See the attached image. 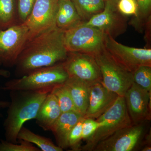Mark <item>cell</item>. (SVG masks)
Here are the masks:
<instances>
[{
    "mask_svg": "<svg viewBox=\"0 0 151 151\" xmlns=\"http://www.w3.org/2000/svg\"><path fill=\"white\" fill-rule=\"evenodd\" d=\"M48 94L24 90L10 91L11 102L4 124L6 141L17 143L20 130L25 123L35 119L41 105Z\"/></svg>",
    "mask_w": 151,
    "mask_h": 151,
    "instance_id": "7a4b0ae2",
    "label": "cell"
},
{
    "mask_svg": "<svg viewBox=\"0 0 151 151\" xmlns=\"http://www.w3.org/2000/svg\"><path fill=\"white\" fill-rule=\"evenodd\" d=\"M151 93L133 82L124 95L132 124L143 123L150 119Z\"/></svg>",
    "mask_w": 151,
    "mask_h": 151,
    "instance_id": "4fadbf2b",
    "label": "cell"
},
{
    "mask_svg": "<svg viewBox=\"0 0 151 151\" xmlns=\"http://www.w3.org/2000/svg\"><path fill=\"white\" fill-rule=\"evenodd\" d=\"M105 87L119 96H124L134 82L133 73L113 58L105 48L94 56Z\"/></svg>",
    "mask_w": 151,
    "mask_h": 151,
    "instance_id": "5b68a950",
    "label": "cell"
},
{
    "mask_svg": "<svg viewBox=\"0 0 151 151\" xmlns=\"http://www.w3.org/2000/svg\"><path fill=\"white\" fill-rule=\"evenodd\" d=\"M68 52L64 44V31L54 28L28 41L17 60V73L23 76L62 63Z\"/></svg>",
    "mask_w": 151,
    "mask_h": 151,
    "instance_id": "6da1fadb",
    "label": "cell"
},
{
    "mask_svg": "<svg viewBox=\"0 0 151 151\" xmlns=\"http://www.w3.org/2000/svg\"><path fill=\"white\" fill-rule=\"evenodd\" d=\"M83 116L74 111L62 113L50 128L58 147L62 149L68 148V135L76 124Z\"/></svg>",
    "mask_w": 151,
    "mask_h": 151,
    "instance_id": "9a60e30c",
    "label": "cell"
},
{
    "mask_svg": "<svg viewBox=\"0 0 151 151\" xmlns=\"http://www.w3.org/2000/svg\"><path fill=\"white\" fill-rule=\"evenodd\" d=\"M99 126L86 144L79 150L91 151L99 142L113 134L118 130L133 125L124 96H119L115 103L105 113L96 119Z\"/></svg>",
    "mask_w": 151,
    "mask_h": 151,
    "instance_id": "277c9868",
    "label": "cell"
},
{
    "mask_svg": "<svg viewBox=\"0 0 151 151\" xmlns=\"http://www.w3.org/2000/svg\"><path fill=\"white\" fill-rule=\"evenodd\" d=\"M137 5V13L135 17L136 26H142L150 21L151 0H136Z\"/></svg>",
    "mask_w": 151,
    "mask_h": 151,
    "instance_id": "cb8c5ba5",
    "label": "cell"
},
{
    "mask_svg": "<svg viewBox=\"0 0 151 151\" xmlns=\"http://www.w3.org/2000/svg\"><path fill=\"white\" fill-rule=\"evenodd\" d=\"M105 47L115 60L132 73L141 65L151 66V49L126 46L108 35Z\"/></svg>",
    "mask_w": 151,
    "mask_h": 151,
    "instance_id": "9c48e42d",
    "label": "cell"
},
{
    "mask_svg": "<svg viewBox=\"0 0 151 151\" xmlns=\"http://www.w3.org/2000/svg\"><path fill=\"white\" fill-rule=\"evenodd\" d=\"M64 83L55 86L50 92L57 99L62 113L70 111L78 112L69 90Z\"/></svg>",
    "mask_w": 151,
    "mask_h": 151,
    "instance_id": "7402d4cb",
    "label": "cell"
},
{
    "mask_svg": "<svg viewBox=\"0 0 151 151\" xmlns=\"http://www.w3.org/2000/svg\"><path fill=\"white\" fill-rule=\"evenodd\" d=\"M117 8L124 15H134L136 17L137 13V5L136 0H119Z\"/></svg>",
    "mask_w": 151,
    "mask_h": 151,
    "instance_id": "83f0119b",
    "label": "cell"
},
{
    "mask_svg": "<svg viewBox=\"0 0 151 151\" xmlns=\"http://www.w3.org/2000/svg\"><path fill=\"white\" fill-rule=\"evenodd\" d=\"M84 117L80 119L71 130L68 138V147L73 151H79L80 142L82 139V124Z\"/></svg>",
    "mask_w": 151,
    "mask_h": 151,
    "instance_id": "d4e9b609",
    "label": "cell"
},
{
    "mask_svg": "<svg viewBox=\"0 0 151 151\" xmlns=\"http://www.w3.org/2000/svg\"><path fill=\"white\" fill-rule=\"evenodd\" d=\"M18 23H19L17 0H0V30L6 29Z\"/></svg>",
    "mask_w": 151,
    "mask_h": 151,
    "instance_id": "44dd1931",
    "label": "cell"
},
{
    "mask_svg": "<svg viewBox=\"0 0 151 151\" xmlns=\"http://www.w3.org/2000/svg\"><path fill=\"white\" fill-rule=\"evenodd\" d=\"M58 2V0H36L30 14L24 23L28 29V41L56 27Z\"/></svg>",
    "mask_w": 151,
    "mask_h": 151,
    "instance_id": "ba28073f",
    "label": "cell"
},
{
    "mask_svg": "<svg viewBox=\"0 0 151 151\" xmlns=\"http://www.w3.org/2000/svg\"><path fill=\"white\" fill-rule=\"evenodd\" d=\"M99 126V123L96 119L84 118L82 124V139L86 140L91 137L97 131Z\"/></svg>",
    "mask_w": 151,
    "mask_h": 151,
    "instance_id": "f1b7e54d",
    "label": "cell"
},
{
    "mask_svg": "<svg viewBox=\"0 0 151 151\" xmlns=\"http://www.w3.org/2000/svg\"><path fill=\"white\" fill-rule=\"evenodd\" d=\"M119 96L107 89L102 81L90 83L88 106L84 118L97 119L111 108Z\"/></svg>",
    "mask_w": 151,
    "mask_h": 151,
    "instance_id": "5bb4252c",
    "label": "cell"
},
{
    "mask_svg": "<svg viewBox=\"0 0 151 151\" xmlns=\"http://www.w3.org/2000/svg\"><path fill=\"white\" fill-rule=\"evenodd\" d=\"M69 78L62 63L32 71L21 78L10 80L4 85L5 90H24L49 93L55 86Z\"/></svg>",
    "mask_w": 151,
    "mask_h": 151,
    "instance_id": "3957f363",
    "label": "cell"
},
{
    "mask_svg": "<svg viewBox=\"0 0 151 151\" xmlns=\"http://www.w3.org/2000/svg\"><path fill=\"white\" fill-rule=\"evenodd\" d=\"M81 23L64 31L65 47L68 52H81L94 56L105 48L107 35L98 29Z\"/></svg>",
    "mask_w": 151,
    "mask_h": 151,
    "instance_id": "8992f818",
    "label": "cell"
},
{
    "mask_svg": "<svg viewBox=\"0 0 151 151\" xmlns=\"http://www.w3.org/2000/svg\"><path fill=\"white\" fill-rule=\"evenodd\" d=\"M104 1H108V0H104Z\"/></svg>",
    "mask_w": 151,
    "mask_h": 151,
    "instance_id": "836d02e7",
    "label": "cell"
},
{
    "mask_svg": "<svg viewBox=\"0 0 151 151\" xmlns=\"http://www.w3.org/2000/svg\"><path fill=\"white\" fill-rule=\"evenodd\" d=\"M62 113L57 99L50 92L42 103L36 118V123L45 131L50 128Z\"/></svg>",
    "mask_w": 151,
    "mask_h": 151,
    "instance_id": "2e32d148",
    "label": "cell"
},
{
    "mask_svg": "<svg viewBox=\"0 0 151 151\" xmlns=\"http://www.w3.org/2000/svg\"><path fill=\"white\" fill-rule=\"evenodd\" d=\"M145 131L144 122L124 127L99 142L92 151H133L139 145Z\"/></svg>",
    "mask_w": 151,
    "mask_h": 151,
    "instance_id": "30bf717a",
    "label": "cell"
},
{
    "mask_svg": "<svg viewBox=\"0 0 151 151\" xmlns=\"http://www.w3.org/2000/svg\"><path fill=\"white\" fill-rule=\"evenodd\" d=\"M36 0H17L19 23H24L29 17Z\"/></svg>",
    "mask_w": 151,
    "mask_h": 151,
    "instance_id": "4316f807",
    "label": "cell"
},
{
    "mask_svg": "<svg viewBox=\"0 0 151 151\" xmlns=\"http://www.w3.org/2000/svg\"><path fill=\"white\" fill-rule=\"evenodd\" d=\"M70 0H58L55 24L65 31L83 22Z\"/></svg>",
    "mask_w": 151,
    "mask_h": 151,
    "instance_id": "ac0fdd59",
    "label": "cell"
},
{
    "mask_svg": "<svg viewBox=\"0 0 151 151\" xmlns=\"http://www.w3.org/2000/svg\"><path fill=\"white\" fill-rule=\"evenodd\" d=\"M1 65V63L0 62V66ZM11 73L9 71L7 70H4L0 68V76L5 77V78H9L10 76Z\"/></svg>",
    "mask_w": 151,
    "mask_h": 151,
    "instance_id": "f546056e",
    "label": "cell"
},
{
    "mask_svg": "<svg viewBox=\"0 0 151 151\" xmlns=\"http://www.w3.org/2000/svg\"><path fill=\"white\" fill-rule=\"evenodd\" d=\"M127 21L126 16L119 12L117 6L108 0L105 1V8L101 12L81 24L98 29L115 39L126 32Z\"/></svg>",
    "mask_w": 151,
    "mask_h": 151,
    "instance_id": "8fae6325",
    "label": "cell"
},
{
    "mask_svg": "<svg viewBox=\"0 0 151 151\" xmlns=\"http://www.w3.org/2000/svg\"><path fill=\"white\" fill-rule=\"evenodd\" d=\"M108 1H110L111 3H113L114 4L117 6V4H118V2L119 1V0H108Z\"/></svg>",
    "mask_w": 151,
    "mask_h": 151,
    "instance_id": "d6a6232c",
    "label": "cell"
},
{
    "mask_svg": "<svg viewBox=\"0 0 151 151\" xmlns=\"http://www.w3.org/2000/svg\"><path fill=\"white\" fill-rule=\"evenodd\" d=\"M142 151H151V146L150 145H146L142 149Z\"/></svg>",
    "mask_w": 151,
    "mask_h": 151,
    "instance_id": "1f68e13d",
    "label": "cell"
},
{
    "mask_svg": "<svg viewBox=\"0 0 151 151\" xmlns=\"http://www.w3.org/2000/svg\"><path fill=\"white\" fill-rule=\"evenodd\" d=\"M62 64L69 77H76L89 83L102 81L100 68L93 55L68 52Z\"/></svg>",
    "mask_w": 151,
    "mask_h": 151,
    "instance_id": "7c38bea8",
    "label": "cell"
},
{
    "mask_svg": "<svg viewBox=\"0 0 151 151\" xmlns=\"http://www.w3.org/2000/svg\"><path fill=\"white\" fill-rule=\"evenodd\" d=\"M9 103L5 101H0V110L1 108H5L6 107H8ZM1 116V114L0 113V117Z\"/></svg>",
    "mask_w": 151,
    "mask_h": 151,
    "instance_id": "4dcf8cb0",
    "label": "cell"
},
{
    "mask_svg": "<svg viewBox=\"0 0 151 151\" xmlns=\"http://www.w3.org/2000/svg\"><path fill=\"white\" fill-rule=\"evenodd\" d=\"M19 145L7 141L0 142V151H40L39 149L34 146L32 143L22 140Z\"/></svg>",
    "mask_w": 151,
    "mask_h": 151,
    "instance_id": "484cf974",
    "label": "cell"
},
{
    "mask_svg": "<svg viewBox=\"0 0 151 151\" xmlns=\"http://www.w3.org/2000/svg\"><path fill=\"white\" fill-rule=\"evenodd\" d=\"M17 139L26 141L35 145L41 151H62L63 149L55 145L48 138L37 134L25 127H22L18 133Z\"/></svg>",
    "mask_w": 151,
    "mask_h": 151,
    "instance_id": "ffe728a7",
    "label": "cell"
},
{
    "mask_svg": "<svg viewBox=\"0 0 151 151\" xmlns=\"http://www.w3.org/2000/svg\"><path fill=\"white\" fill-rule=\"evenodd\" d=\"M78 113L84 117L88 106L90 83L74 77H69L64 83Z\"/></svg>",
    "mask_w": 151,
    "mask_h": 151,
    "instance_id": "e0dca14e",
    "label": "cell"
},
{
    "mask_svg": "<svg viewBox=\"0 0 151 151\" xmlns=\"http://www.w3.org/2000/svg\"><path fill=\"white\" fill-rule=\"evenodd\" d=\"M83 22L101 12L105 6L104 0H70Z\"/></svg>",
    "mask_w": 151,
    "mask_h": 151,
    "instance_id": "d6986e66",
    "label": "cell"
},
{
    "mask_svg": "<svg viewBox=\"0 0 151 151\" xmlns=\"http://www.w3.org/2000/svg\"><path fill=\"white\" fill-rule=\"evenodd\" d=\"M134 82L151 93V66L141 65L133 73Z\"/></svg>",
    "mask_w": 151,
    "mask_h": 151,
    "instance_id": "603a6c76",
    "label": "cell"
},
{
    "mask_svg": "<svg viewBox=\"0 0 151 151\" xmlns=\"http://www.w3.org/2000/svg\"><path fill=\"white\" fill-rule=\"evenodd\" d=\"M29 30L24 23H18L0 30V62L7 66L15 65L27 42Z\"/></svg>",
    "mask_w": 151,
    "mask_h": 151,
    "instance_id": "52a82bcc",
    "label": "cell"
}]
</instances>
